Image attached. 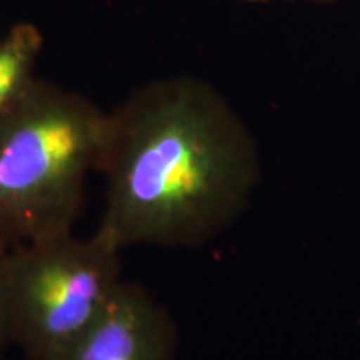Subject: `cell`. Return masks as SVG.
<instances>
[{
  "label": "cell",
  "mask_w": 360,
  "mask_h": 360,
  "mask_svg": "<svg viewBox=\"0 0 360 360\" xmlns=\"http://www.w3.org/2000/svg\"><path fill=\"white\" fill-rule=\"evenodd\" d=\"M101 224L122 249H192L227 231L260 177L254 139L217 90L155 79L107 112Z\"/></svg>",
  "instance_id": "cell-1"
},
{
  "label": "cell",
  "mask_w": 360,
  "mask_h": 360,
  "mask_svg": "<svg viewBox=\"0 0 360 360\" xmlns=\"http://www.w3.org/2000/svg\"><path fill=\"white\" fill-rule=\"evenodd\" d=\"M124 249L97 227L13 247L7 254L12 345L29 360H52L109 302L120 278Z\"/></svg>",
  "instance_id": "cell-3"
},
{
  "label": "cell",
  "mask_w": 360,
  "mask_h": 360,
  "mask_svg": "<svg viewBox=\"0 0 360 360\" xmlns=\"http://www.w3.org/2000/svg\"><path fill=\"white\" fill-rule=\"evenodd\" d=\"M105 129L107 110L39 77L0 114V250L74 232Z\"/></svg>",
  "instance_id": "cell-2"
},
{
  "label": "cell",
  "mask_w": 360,
  "mask_h": 360,
  "mask_svg": "<svg viewBox=\"0 0 360 360\" xmlns=\"http://www.w3.org/2000/svg\"><path fill=\"white\" fill-rule=\"evenodd\" d=\"M0 360H7L6 357H4V355H0Z\"/></svg>",
  "instance_id": "cell-8"
},
{
  "label": "cell",
  "mask_w": 360,
  "mask_h": 360,
  "mask_svg": "<svg viewBox=\"0 0 360 360\" xmlns=\"http://www.w3.org/2000/svg\"><path fill=\"white\" fill-rule=\"evenodd\" d=\"M44 35L32 22H19L0 37V114L37 79Z\"/></svg>",
  "instance_id": "cell-5"
},
{
  "label": "cell",
  "mask_w": 360,
  "mask_h": 360,
  "mask_svg": "<svg viewBox=\"0 0 360 360\" xmlns=\"http://www.w3.org/2000/svg\"><path fill=\"white\" fill-rule=\"evenodd\" d=\"M244 2H270V0H244ZM321 2H326V0H321Z\"/></svg>",
  "instance_id": "cell-7"
},
{
  "label": "cell",
  "mask_w": 360,
  "mask_h": 360,
  "mask_svg": "<svg viewBox=\"0 0 360 360\" xmlns=\"http://www.w3.org/2000/svg\"><path fill=\"white\" fill-rule=\"evenodd\" d=\"M174 319L143 287L122 281L90 326L52 360H175Z\"/></svg>",
  "instance_id": "cell-4"
},
{
  "label": "cell",
  "mask_w": 360,
  "mask_h": 360,
  "mask_svg": "<svg viewBox=\"0 0 360 360\" xmlns=\"http://www.w3.org/2000/svg\"><path fill=\"white\" fill-rule=\"evenodd\" d=\"M7 254L0 250V355L12 345L11 310H8V281H7Z\"/></svg>",
  "instance_id": "cell-6"
}]
</instances>
